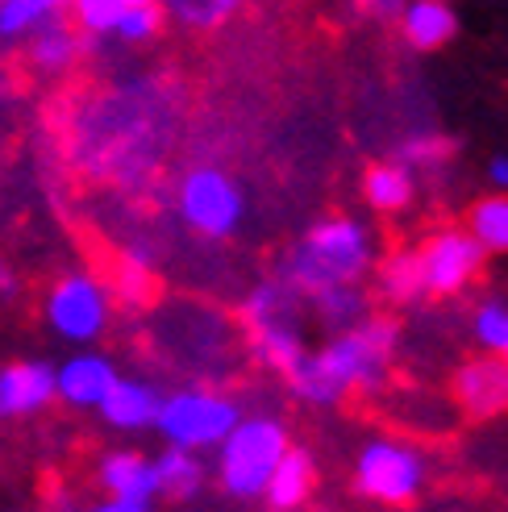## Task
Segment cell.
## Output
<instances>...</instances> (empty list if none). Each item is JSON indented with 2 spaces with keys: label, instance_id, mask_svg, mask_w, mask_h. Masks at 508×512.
<instances>
[{
  "label": "cell",
  "instance_id": "obj_1",
  "mask_svg": "<svg viewBox=\"0 0 508 512\" xmlns=\"http://www.w3.org/2000/svg\"><path fill=\"white\" fill-rule=\"evenodd\" d=\"M400 342V325L392 317H363L359 325L342 329L334 342L304 354V363L288 375L292 392L309 404H338L350 392L375 388L388 375L392 354Z\"/></svg>",
  "mask_w": 508,
  "mask_h": 512
},
{
  "label": "cell",
  "instance_id": "obj_2",
  "mask_svg": "<svg viewBox=\"0 0 508 512\" xmlns=\"http://www.w3.org/2000/svg\"><path fill=\"white\" fill-rule=\"evenodd\" d=\"M371 263H375V242L367 225L354 217H325L288 254L284 284L296 296H317L325 288L359 284L371 271Z\"/></svg>",
  "mask_w": 508,
  "mask_h": 512
},
{
  "label": "cell",
  "instance_id": "obj_3",
  "mask_svg": "<svg viewBox=\"0 0 508 512\" xmlns=\"http://www.w3.org/2000/svg\"><path fill=\"white\" fill-rule=\"evenodd\" d=\"M288 429L279 425L275 417H242L234 425V433L225 438L217 450V475H221V488L238 496V500H254L263 496L267 479L275 471V463L284 458L288 450Z\"/></svg>",
  "mask_w": 508,
  "mask_h": 512
},
{
  "label": "cell",
  "instance_id": "obj_4",
  "mask_svg": "<svg viewBox=\"0 0 508 512\" xmlns=\"http://www.w3.org/2000/svg\"><path fill=\"white\" fill-rule=\"evenodd\" d=\"M242 421V408L213 388H184L163 396L155 429L167 438V446L180 450H217Z\"/></svg>",
  "mask_w": 508,
  "mask_h": 512
},
{
  "label": "cell",
  "instance_id": "obj_5",
  "mask_svg": "<svg viewBox=\"0 0 508 512\" xmlns=\"http://www.w3.org/2000/svg\"><path fill=\"white\" fill-rule=\"evenodd\" d=\"M354 488L379 504H409L425 488V458L396 438H371L354 458Z\"/></svg>",
  "mask_w": 508,
  "mask_h": 512
},
{
  "label": "cell",
  "instance_id": "obj_6",
  "mask_svg": "<svg viewBox=\"0 0 508 512\" xmlns=\"http://www.w3.org/2000/svg\"><path fill=\"white\" fill-rule=\"evenodd\" d=\"M175 204H180L188 229H196L200 238H230L246 213L238 184L221 167H192L180 179Z\"/></svg>",
  "mask_w": 508,
  "mask_h": 512
},
{
  "label": "cell",
  "instance_id": "obj_7",
  "mask_svg": "<svg viewBox=\"0 0 508 512\" xmlns=\"http://www.w3.org/2000/svg\"><path fill=\"white\" fill-rule=\"evenodd\" d=\"M113 296L96 275L71 271L46 296V321L67 342H96L109 329Z\"/></svg>",
  "mask_w": 508,
  "mask_h": 512
},
{
  "label": "cell",
  "instance_id": "obj_8",
  "mask_svg": "<svg viewBox=\"0 0 508 512\" xmlns=\"http://www.w3.org/2000/svg\"><path fill=\"white\" fill-rule=\"evenodd\" d=\"M421 279L429 296H454L463 292L484 267V246H479L467 229H442L421 250Z\"/></svg>",
  "mask_w": 508,
  "mask_h": 512
},
{
  "label": "cell",
  "instance_id": "obj_9",
  "mask_svg": "<svg viewBox=\"0 0 508 512\" xmlns=\"http://www.w3.org/2000/svg\"><path fill=\"white\" fill-rule=\"evenodd\" d=\"M454 400L475 421L508 413V363L500 354H484L463 363L459 375H454Z\"/></svg>",
  "mask_w": 508,
  "mask_h": 512
},
{
  "label": "cell",
  "instance_id": "obj_10",
  "mask_svg": "<svg viewBox=\"0 0 508 512\" xmlns=\"http://www.w3.org/2000/svg\"><path fill=\"white\" fill-rule=\"evenodd\" d=\"M117 367L105 354H71L63 367H55V400L71 408H100L117 383Z\"/></svg>",
  "mask_w": 508,
  "mask_h": 512
},
{
  "label": "cell",
  "instance_id": "obj_11",
  "mask_svg": "<svg viewBox=\"0 0 508 512\" xmlns=\"http://www.w3.org/2000/svg\"><path fill=\"white\" fill-rule=\"evenodd\" d=\"M55 400V367L9 363L0 367V417H34Z\"/></svg>",
  "mask_w": 508,
  "mask_h": 512
},
{
  "label": "cell",
  "instance_id": "obj_12",
  "mask_svg": "<svg viewBox=\"0 0 508 512\" xmlns=\"http://www.w3.org/2000/svg\"><path fill=\"white\" fill-rule=\"evenodd\" d=\"M159 408H163V396L155 392V383H146V379H117L113 392L100 400V417H105L113 429L138 433V429H155Z\"/></svg>",
  "mask_w": 508,
  "mask_h": 512
},
{
  "label": "cell",
  "instance_id": "obj_13",
  "mask_svg": "<svg viewBox=\"0 0 508 512\" xmlns=\"http://www.w3.org/2000/svg\"><path fill=\"white\" fill-rule=\"evenodd\" d=\"M100 488L113 500H150L155 504V496H159L155 458H142L134 450L105 454V463H100Z\"/></svg>",
  "mask_w": 508,
  "mask_h": 512
},
{
  "label": "cell",
  "instance_id": "obj_14",
  "mask_svg": "<svg viewBox=\"0 0 508 512\" xmlns=\"http://www.w3.org/2000/svg\"><path fill=\"white\" fill-rule=\"evenodd\" d=\"M313 483H317V467H313V454L300 450V446H288L284 458L275 463L267 488H263V500L275 508V512H296L304 500L313 496Z\"/></svg>",
  "mask_w": 508,
  "mask_h": 512
},
{
  "label": "cell",
  "instance_id": "obj_15",
  "mask_svg": "<svg viewBox=\"0 0 508 512\" xmlns=\"http://www.w3.org/2000/svg\"><path fill=\"white\" fill-rule=\"evenodd\" d=\"M400 30L409 46L438 50L459 34V17H454L450 0H409V5L400 9Z\"/></svg>",
  "mask_w": 508,
  "mask_h": 512
},
{
  "label": "cell",
  "instance_id": "obj_16",
  "mask_svg": "<svg viewBox=\"0 0 508 512\" xmlns=\"http://www.w3.org/2000/svg\"><path fill=\"white\" fill-rule=\"evenodd\" d=\"M250 346L259 354V363L279 371V375H292L300 363H304V338L296 329V317H279V321H267V325H254L250 329Z\"/></svg>",
  "mask_w": 508,
  "mask_h": 512
},
{
  "label": "cell",
  "instance_id": "obj_17",
  "mask_svg": "<svg viewBox=\"0 0 508 512\" xmlns=\"http://www.w3.org/2000/svg\"><path fill=\"white\" fill-rule=\"evenodd\" d=\"M155 475H159V496H171V500H192L205 488V463L196 458V450L167 446L155 458Z\"/></svg>",
  "mask_w": 508,
  "mask_h": 512
},
{
  "label": "cell",
  "instance_id": "obj_18",
  "mask_svg": "<svg viewBox=\"0 0 508 512\" xmlns=\"http://www.w3.org/2000/svg\"><path fill=\"white\" fill-rule=\"evenodd\" d=\"M379 284V296L392 300V304H413L425 296V279H421V259L417 250H396L392 259H384V267H379L375 275Z\"/></svg>",
  "mask_w": 508,
  "mask_h": 512
},
{
  "label": "cell",
  "instance_id": "obj_19",
  "mask_svg": "<svg viewBox=\"0 0 508 512\" xmlns=\"http://www.w3.org/2000/svg\"><path fill=\"white\" fill-rule=\"evenodd\" d=\"M363 196H367L371 209L396 213L413 200V171L400 167V163H379L363 175Z\"/></svg>",
  "mask_w": 508,
  "mask_h": 512
},
{
  "label": "cell",
  "instance_id": "obj_20",
  "mask_svg": "<svg viewBox=\"0 0 508 512\" xmlns=\"http://www.w3.org/2000/svg\"><path fill=\"white\" fill-rule=\"evenodd\" d=\"M467 234L484 246V254H508V196L504 192L475 204L467 217Z\"/></svg>",
  "mask_w": 508,
  "mask_h": 512
},
{
  "label": "cell",
  "instance_id": "obj_21",
  "mask_svg": "<svg viewBox=\"0 0 508 512\" xmlns=\"http://www.w3.org/2000/svg\"><path fill=\"white\" fill-rule=\"evenodd\" d=\"M75 59H80V34H75L71 25L55 21V17L42 21L38 34H34V63L42 71H63Z\"/></svg>",
  "mask_w": 508,
  "mask_h": 512
},
{
  "label": "cell",
  "instance_id": "obj_22",
  "mask_svg": "<svg viewBox=\"0 0 508 512\" xmlns=\"http://www.w3.org/2000/svg\"><path fill=\"white\" fill-rule=\"evenodd\" d=\"M109 296L121 300L125 309H142V304H150V296H155V271H150L146 254L134 250V254H125V259L117 263Z\"/></svg>",
  "mask_w": 508,
  "mask_h": 512
},
{
  "label": "cell",
  "instance_id": "obj_23",
  "mask_svg": "<svg viewBox=\"0 0 508 512\" xmlns=\"http://www.w3.org/2000/svg\"><path fill=\"white\" fill-rule=\"evenodd\" d=\"M313 300V309H317V317L329 325V329H350V325H359L363 317H367V300L359 296V288L354 284H342V288H325V292H317V296H309Z\"/></svg>",
  "mask_w": 508,
  "mask_h": 512
},
{
  "label": "cell",
  "instance_id": "obj_24",
  "mask_svg": "<svg viewBox=\"0 0 508 512\" xmlns=\"http://www.w3.org/2000/svg\"><path fill=\"white\" fill-rule=\"evenodd\" d=\"M67 0H0V38H21L38 30L42 21L55 17V9Z\"/></svg>",
  "mask_w": 508,
  "mask_h": 512
},
{
  "label": "cell",
  "instance_id": "obj_25",
  "mask_svg": "<svg viewBox=\"0 0 508 512\" xmlns=\"http://www.w3.org/2000/svg\"><path fill=\"white\" fill-rule=\"evenodd\" d=\"M238 5L242 0H163V9L180 25H188V30H213V25H221Z\"/></svg>",
  "mask_w": 508,
  "mask_h": 512
},
{
  "label": "cell",
  "instance_id": "obj_26",
  "mask_svg": "<svg viewBox=\"0 0 508 512\" xmlns=\"http://www.w3.org/2000/svg\"><path fill=\"white\" fill-rule=\"evenodd\" d=\"M471 334H475V342L484 346L488 354H504L508 350V304L504 300L479 304L475 321H471Z\"/></svg>",
  "mask_w": 508,
  "mask_h": 512
},
{
  "label": "cell",
  "instance_id": "obj_27",
  "mask_svg": "<svg viewBox=\"0 0 508 512\" xmlns=\"http://www.w3.org/2000/svg\"><path fill=\"white\" fill-rule=\"evenodd\" d=\"M75 5V25L88 34H113L125 13V0H71Z\"/></svg>",
  "mask_w": 508,
  "mask_h": 512
},
{
  "label": "cell",
  "instance_id": "obj_28",
  "mask_svg": "<svg viewBox=\"0 0 508 512\" xmlns=\"http://www.w3.org/2000/svg\"><path fill=\"white\" fill-rule=\"evenodd\" d=\"M159 30H163V9L159 5H125L113 34L125 38V42H146V38H155Z\"/></svg>",
  "mask_w": 508,
  "mask_h": 512
},
{
  "label": "cell",
  "instance_id": "obj_29",
  "mask_svg": "<svg viewBox=\"0 0 508 512\" xmlns=\"http://www.w3.org/2000/svg\"><path fill=\"white\" fill-rule=\"evenodd\" d=\"M450 155V142L438 138V134H421V138H409L400 150V167L409 171H425V167H438L442 159Z\"/></svg>",
  "mask_w": 508,
  "mask_h": 512
},
{
  "label": "cell",
  "instance_id": "obj_30",
  "mask_svg": "<svg viewBox=\"0 0 508 512\" xmlns=\"http://www.w3.org/2000/svg\"><path fill=\"white\" fill-rule=\"evenodd\" d=\"M84 512H150V500H105V504H92Z\"/></svg>",
  "mask_w": 508,
  "mask_h": 512
},
{
  "label": "cell",
  "instance_id": "obj_31",
  "mask_svg": "<svg viewBox=\"0 0 508 512\" xmlns=\"http://www.w3.org/2000/svg\"><path fill=\"white\" fill-rule=\"evenodd\" d=\"M363 13H375V17H392V13H400L404 9V0H354Z\"/></svg>",
  "mask_w": 508,
  "mask_h": 512
},
{
  "label": "cell",
  "instance_id": "obj_32",
  "mask_svg": "<svg viewBox=\"0 0 508 512\" xmlns=\"http://www.w3.org/2000/svg\"><path fill=\"white\" fill-rule=\"evenodd\" d=\"M50 512H84L75 504V496H67L63 488H50Z\"/></svg>",
  "mask_w": 508,
  "mask_h": 512
},
{
  "label": "cell",
  "instance_id": "obj_33",
  "mask_svg": "<svg viewBox=\"0 0 508 512\" xmlns=\"http://www.w3.org/2000/svg\"><path fill=\"white\" fill-rule=\"evenodd\" d=\"M488 175H492V184H496L500 192H508V159H504V155H500V159H492Z\"/></svg>",
  "mask_w": 508,
  "mask_h": 512
},
{
  "label": "cell",
  "instance_id": "obj_34",
  "mask_svg": "<svg viewBox=\"0 0 508 512\" xmlns=\"http://www.w3.org/2000/svg\"><path fill=\"white\" fill-rule=\"evenodd\" d=\"M9 288H13V275H9L5 259H0V292H9Z\"/></svg>",
  "mask_w": 508,
  "mask_h": 512
},
{
  "label": "cell",
  "instance_id": "obj_35",
  "mask_svg": "<svg viewBox=\"0 0 508 512\" xmlns=\"http://www.w3.org/2000/svg\"><path fill=\"white\" fill-rule=\"evenodd\" d=\"M125 5H159V0H125Z\"/></svg>",
  "mask_w": 508,
  "mask_h": 512
},
{
  "label": "cell",
  "instance_id": "obj_36",
  "mask_svg": "<svg viewBox=\"0 0 508 512\" xmlns=\"http://www.w3.org/2000/svg\"><path fill=\"white\" fill-rule=\"evenodd\" d=\"M0 96H5V80H0Z\"/></svg>",
  "mask_w": 508,
  "mask_h": 512
},
{
  "label": "cell",
  "instance_id": "obj_37",
  "mask_svg": "<svg viewBox=\"0 0 508 512\" xmlns=\"http://www.w3.org/2000/svg\"><path fill=\"white\" fill-rule=\"evenodd\" d=\"M500 358H504V363H508V350H504V354H500Z\"/></svg>",
  "mask_w": 508,
  "mask_h": 512
}]
</instances>
